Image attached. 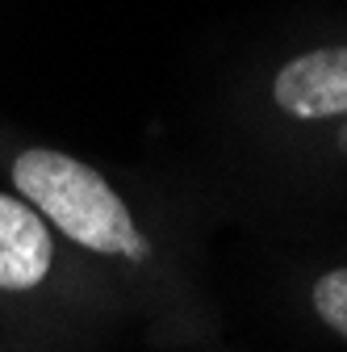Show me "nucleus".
<instances>
[{
	"label": "nucleus",
	"mask_w": 347,
	"mask_h": 352,
	"mask_svg": "<svg viewBox=\"0 0 347 352\" xmlns=\"http://www.w3.org/2000/svg\"><path fill=\"white\" fill-rule=\"evenodd\" d=\"M314 311L318 319L347 340V269H331L314 285Z\"/></svg>",
	"instance_id": "obj_4"
},
{
	"label": "nucleus",
	"mask_w": 347,
	"mask_h": 352,
	"mask_svg": "<svg viewBox=\"0 0 347 352\" xmlns=\"http://www.w3.org/2000/svg\"><path fill=\"white\" fill-rule=\"evenodd\" d=\"M13 185L47 223H55L80 248L101 256H125V260L151 256L147 235L130 218L117 189H109L105 176L84 160L47 147L21 151L13 160Z\"/></svg>",
	"instance_id": "obj_1"
},
{
	"label": "nucleus",
	"mask_w": 347,
	"mask_h": 352,
	"mask_svg": "<svg viewBox=\"0 0 347 352\" xmlns=\"http://www.w3.org/2000/svg\"><path fill=\"white\" fill-rule=\"evenodd\" d=\"M272 97L289 118H339L347 113V47L306 51L276 72Z\"/></svg>",
	"instance_id": "obj_2"
},
{
	"label": "nucleus",
	"mask_w": 347,
	"mask_h": 352,
	"mask_svg": "<svg viewBox=\"0 0 347 352\" xmlns=\"http://www.w3.org/2000/svg\"><path fill=\"white\" fill-rule=\"evenodd\" d=\"M55 269V243L42 223V214L21 201L0 193V289H34Z\"/></svg>",
	"instance_id": "obj_3"
}]
</instances>
